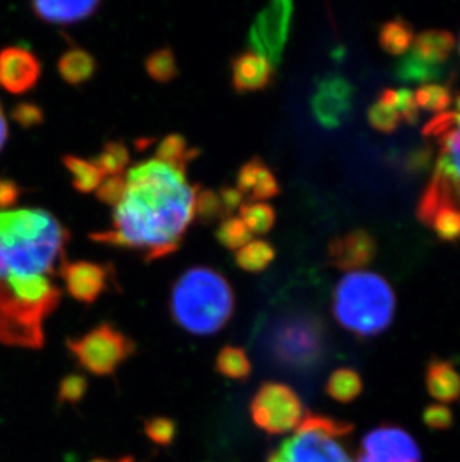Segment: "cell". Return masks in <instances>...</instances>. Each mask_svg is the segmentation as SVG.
Wrapping results in <instances>:
<instances>
[{"label":"cell","instance_id":"1","mask_svg":"<svg viewBox=\"0 0 460 462\" xmlns=\"http://www.w3.org/2000/svg\"><path fill=\"white\" fill-rule=\"evenodd\" d=\"M69 231L40 208L0 211V341L40 347L45 319L60 302L52 282Z\"/></svg>","mask_w":460,"mask_h":462},{"label":"cell","instance_id":"2","mask_svg":"<svg viewBox=\"0 0 460 462\" xmlns=\"http://www.w3.org/2000/svg\"><path fill=\"white\" fill-rule=\"evenodd\" d=\"M186 172L150 159L132 166L122 201L114 207L113 225L90 234L97 245L138 250L147 262L179 249L195 218L196 195Z\"/></svg>","mask_w":460,"mask_h":462},{"label":"cell","instance_id":"3","mask_svg":"<svg viewBox=\"0 0 460 462\" xmlns=\"http://www.w3.org/2000/svg\"><path fill=\"white\" fill-rule=\"evenodd\" d=\"M170 314L193 336H213L226 327L235 293L226 277L209 266H193L179 275L170 292Z\"/></svg>","mask_w":460,"mask_h":462},{"label":"cell","instance_id":"4","mask_svg":"<svg viewBox=\"0 0 460 462\" xmlns=\"http://www.w3.org/2000/svg\"><path fill=\"white\" fill-rule=\"evenodd\" d=\"M332 310L345 331L361 338L375 337L393 322L395 292L389 282L375 273H348L335 288Z\"/></svg>","mask_w":460,"mask_h":462},{"label":"cell","instance_id":"5","mask_svg":"<svg viewBox=\"0 0 460 462\" xmlns=\"http://www.w3.org/2000/svg\"><path fill=\"white\" fill-rule=\"evenodd\" d=\"M426 138L438 141V159L434 174L417 206V217L428 226L435 211L443 206L455 207L460 211V116L441 113L426 123Z\"/></svg>","mask_w":460,"mask_h":462},{"label":"cell","instance_id":"6","mask_svg":"<svg viewBox=\"0 0 460 462\" xmlns=\"http://www.w3.org/2000/svg\"><path fill=\"white\" fill-rule=\"evenodd\" d=\"M350 430L347 423L332 419H304L270 462H356L345 445Z\"/></svg>","mask_w":460,"mask_h":462},{"label":"cell","instance_id":"7","mask_svg":"<svg viewBox=\"0 0 460 462\" xmlns=\"http://www.w3.org/2000/svg\"><path fill=\"white\" fill-rule=\"evenodd\" d=\"M70 349L88 371L106 374L131 355L132 343L111 325H100L72 341Z\"/></svg>","mask_w":460,"mask_h":462},{"label":"cell","instance_id":"8","mask_svg":"<svg viewBox=\"0 0 460 462\" xmlns=\"http://www.w3.org/2000/svg\"><path fill=\"white\" fill-rule=\"evenodd\" d=\"M253 419L272 434L293 432L304 422V407L289 386L266 384L253 402Z\"/></svg>","mask_w":460,"mask_h":462},{"label":"cell","instance_id":"9","mask_svg":"<svg viewBox=\"0 0 460 462\" xmlns=\"http://www.w3.org/2000/svg\"><path fill=\"white\" fill-rule=\"evenodd\" d=\"M291 17V2H272L257 14L248 32V44L252 47V51L265 57L274 68L281 63L282 52L286 50L290 33Z\"/></svg>","mask_w":460,"mask_h":462},{"label":"cell","instance_id":"10","mask_svg":"<svg viewBox=\"0 0 460 462\" xmlns=\"http://www.w3.org/2000/svg\"><path fill=\"white\" fill-rule=\"evenodd\" d=\"M271 345L278 358L302 365L313 361L322 349V329L313 319L291 316L275 327Z\"/></svg>","mask_w":460,"mask_h":462},{"label":"cell","instance_id":"11","mask_svg":"<svg viewBox=\"0 0 460 462\" xmlns=\"http://www.w3.org/2000/svg\"><path fill=\"white\" fill-rule=\"evenodd\" d=\"M354 459L356 462H423L416 440L396 425H382L368 432Z\"/></svg>","mask_w":460,"mask_h":462},{"label":"cell","instance_id":"12","mask_svg":"<svg viewBox=\"0 0 460 462\" xmlns=\"http://www.w3.org/2000/svg\"><path fill=\"white\" fill-rule=\"evenodd\" d=\"M61 280L70 297L84 304H92L115 282V268L108 262L74 261L60 263Z\"/></svg>","mask_w":460,"mask_h":462},{"label":"cell","instance_id":"13","mask_svg":"<svg viewBox=\"0 0 460 462\" xmlns=\"http://www.w3.org/2000/svg\"><path fill=\"white\" fill-rule=\"evenodd\" d=\"M354 88L341 75H326L311 97V111L320 126L336 129L352 113Z\"/></svg>","mask_w":460,"mask_h":462},{"label":"cell","instance_id":"14","mask_svg":"<svg viewBox=\"0 0 460 462\" xmlns=\"http://www.w3.org/2000/svg\"><path fill=\"white\" fill-rule=\"evenodd\" d=\"M42 65L35 52L24 47H6L0 51V86L13 95H23L35 88Z\"/></svg>","mask_w":460,"mask_h":462},{"label":"cell","instance_id":"15","mask_svg":"<svg viewBox=\"0 0 460 462\" xmlns=\"http://www.w3.org/2000/svg\"><path fill=\"white\" fill-rule=\"evenodd\" d=\"M377 256V241L366 229H353L330 241L327 247L329 263L336 270L356 271L373 263Z\"/></svg>","mask_w":460,"mask_h":462},{"label":"cell","instance_id":"16","mask_svg":"<svg viewBox=\"0 0 460 462\" xmlns=\"http://www.w3.org/2000/svg\"><path fill=\"white\" fill-rule=\"evenodd\" d=\"M274 79V66L256 52H238L230 60V83L238 95L266 90Z\"/></svg>","mask_w":460,"mask_h":462},{"label":"cell","instance_id":"17","mask_svg":"<svg viewBox=\"0 0 460 462\" xmlns=\"http://www.w3.org/2000/svg\"><path fill=\"white\" fill-rule=\"evenodd\" d=\"M236 189L257 201L275 198L281 190L274 172L259 156H253L241 165L236 174Z\"/></svg>","mask_w":460,"mask_h":462},{"label":"cell","instance_id":"18","mask_svg":"<svg viewBox=\"0 0 460 462\" xmlns=\"http://www.w3.org/2000/svg\"><path fill=\"white\" fill-rule=\"evenodd\" d=\"M426 388L439 402H455L460 400V373L452 362L432 359L426 368Z\"/></svg>","mask_w":460,"mask_h":462},{"label":"cell","instance_id":"19","mask_svg":"<svg viewBox=\"0 0 460 462\" xmlns=\"http://www.w3.org/2000/svg\"><path fill=\"white\" fill-rule=\"evenodd\" d=\"M100 2H33L32 9L36 17L51 24H74L92 17L99 9Z\"/></svg>","mask_w":460,"mask_h":462},{"label":"cell","instance_id":"20","mask_svg":"<svg viewBox=\"0 0 460 462\" xmlns=\"http://www.w3.org/2000/svg\"><path fill=\"white\" fill-rule=\"evenodd\" d=\"M57 70L66 84L77 88L93 79L97 72V60L87 50L72 47L61 54L57 61Z\"/></svg>","mask_w":460,"mask_h":462},{"label":"cell","instance_id":"21","mask_svg":"<svg viewBox=\"0 0 460 462\" xmlns=\"http://www.w3.org/2000/svg\"><path fill=\"white\" fill-rule=\"evenodd\" d=\"M456 47V40L447 31H425L414 36L413 52L432 65H441L447 60Z\"/></svg>","mask_w":460,"mask_h":462},{"label":"cell","instance_id":"22","mask_svg":"<svg viewBox=\"0 0 460 462\" xmlns=\"http://www.w3.org/2000/svg\"><path fill=\"white\" fill-rule=\"evenodd\" d=\"M396 79L409 84H434L437 79L446 77V69L441 65H432L413 51L402 57L395 68Z\"/></svg>","mask_w":460,"mask_h":462},{"label":"cell","instance_id":"23","mask_svg":"<svg viewBox=\"0 0 460 462\" xmlns=\"http://www.w3.org/2000/svg\"><path fill=\"white\" fill-rule=\"evenodd\" d=\"M199 154L200 150L190 147L181 134H170L157 145L156 161L186 172L187 166Z\"/></svg>","mask_w":460,"mask_h":462},{"label":"cell","instance_id":"24","mask_svg":"<svg viewBox=\"0 0 460 462\" xmlns=\"http://www.w3.org/2000/svg\"><path fill=\"white\" fill-rule=\"evenodd\" d=\"M378 42L384 51L400 56L409 51L414 42L413 27L402 18H393L380 27Z\"/></svg>","mask_w":460,"mask_h":462},{"label":"cell","instance_id":"25","mask_svg":"<svg viewBox=\"0 0 460 462\" xmlns=\"http://www.w3.org/2000/svg\"><path fill=\"white\" fill-rule=\"evenodd\" d=\"M277 250L270 241L252 240L235 252V263L247 273H262L274 262Z\"/></svg>","mask_w":460,"mask_h":462},{"label":"cell","instance_id":"26","mask_svg":"<svg viewBox=\"0 0 460 462\" xmlns=\"http://www.w3.org/2000/svg\"><path fill=\"white\" fill-rule=\"evenodd\" d=\"M63 165L69 171L72 186L77 192H95L104 181V174L92 161H86L83 157L74 156V154H66L63 156Z\"/></svg>","mask_w":460,"mask_h":462},{"label":"cell","instance_id":"27","mask_svg":"<svg viewBox=\"0 0 460 462\" xmlns=\"http://www.w3.org/2000/svg\"><path fill=\"white\" fill-rule=\"evenodd\" d=\"M239 216L248 231L257 236H265L274 227L277 213L274 207L266 202H244L239 207Z\"/></svg>","mask_w":460,"mask_h":462},{"label":"cell","instance_id":"28","mask_svg":"<svg viewBox=\"0 0 460 462\" xmlns=\"http://www.w3.org/2000/svg\"><path fill=\"white\" fill-rule=\"evenodd\" d=\"M92 162L99 168L104 177H118L131 163V152L122 141H109L104 145L102 152L93 157Z\"/></svg>","mask_w":460,"mask_h":462},{"label":"cell","instance_id":"29","mask_svg":"<svg viewBox=\"0 0 460 462\" xmlns=\"http://www.w3.org/2000/svg\"><path fill=\"white\" fill-rule=\"evenodd\" d=\"M327 393L339 402H350L362 393L363 383L361 375L350 368H341L332 373L327 380Z\"/></svg>","mask_w":460,"mask_h":462},{"label":"cell","instance_id":"30","mask_svg":"<svg viewBox=\"0 0 460 462\" xmlns=\"http://www.w3.org/2000/svg\"><path fill=\"white\" fill-rule=\"evenodd\" d=\"M145 70L148 77L156 83L168 84L179 74L177 57L170 47L157 49L145 59Z\"/></svg>","mask_w":460,"mask_h":462},{"label":"cell","instance_id":"31","mask_svg":"<svg viewBox=\"0 0 460 462\" xmlns=\"http://www.w3.org/2000/svg\"><path fill=\"white\" fill-rule=\"evenodd\" d=\"M414 99L419 109L441 114L446 113L452 104L453 95L444 84H423L414 92Z\"/></svg>","mask_w":460,"mask_h":462},{"label":"cell","instance_id":"32","mask_svg":"<svg viewBox=\"0 0 460 462\" xmlns=\"http://www.w3.org/2000/svg\"><path fill=\"white\" fill-rule=\"evenodd\" d=\"M195 217L199 220L200 225H205V226L214 225L218 220L223 222L225 218H227L225 207H223L220 197H218L216 190L204 189V190L198 192L195 201Z\"/></svg>","mask_w":460,"mask_h":462},{"label":"cell","instance_id":"33","mask_svg":"<svg viewBox=\"0 0 460 462\" xmlns=\"http://www.w3.org/2000/svg\"><path fill=\"white\" fill-rule=\"evenodd\" d=\"M216 238L225 249L236 252L253 240V234L248 231L241 218L230 216L220 223Z\"/></svg>","mask_w":460,"mask_h":462},{"label":"cell","instance_id":"34","mask_svg":"<svg viewBox=\"0 0 460 462\" xmlns=\"http://www.w3.org/2000/svg\"><path fill=\"white\" fill-rule=\"evenodd\" d=\"M428 226L443 241L460 240V211L455 207L443 206L435 211Z\"/></svg>","mask_w":460,"mask_h":462},{"label":"cell","instance_id":"35","mask_svg":"<svg viewBox=\"0 0 460 462\" xmlns=\"http://www.w3.org/2000/svg\"><path fill=\"white\" fill-rule=\"evenodd\" d=\"M218 370L232 379H243L250 373V361L243 349L226 347L218 355Z\"/></svg>","mask_w":460,"mask_h":462},{"label":"cell","instance_id":"36","mask_svg":"<svg viewBox=\"0 0 460 462\" xmlns=\"http://www.w3.org/2000/svg\"><path fill=\"white\" fill-rule=\"evenodd\" d=\"M369 125L378 132H384V134H391L396 131V127L400 126V118L396 113L395 109L382 102H375L371 105L368 111Z\"/></svg>","mask_w":460,"mask_h":462},{"label":"cell","instance_id":"37","mask_svg":"<svg viewBox=\"0 0 460 462\" xmlns=\"http://www.w3.org/2000/svg\"><path fill=\"white\" fill-rule=\"evenodd\" d=\"M13 118L14 122L24 129H32L44 123V109L33 102H20L14 106Z\"/></svg>","mask_w":460,"mask_h":462},{"label":"cell","instance_id":"38","mask_svg":"<svg viewBox=\"0 0 460 462\" xmlns=\"http://www.w3.org/2000/svg\"><path fill=\"white\" fill-rule=\"evenodd\" d=\"M124 189H126V179H123L122 175H118V177H109L108 180L102 181V184L97 188L96 198H97L102 204L115 207L118 202L122 201L123 195H124Z\"/></svg>","mask_w":460,"mask_h":462},{"label":"cell","instance_id":"39","mask_svg":"<svg viewBox=\"0 0 460 462\" xmlns=\"http://www.w3.org/2000/svg\"><path fill=\"white\" fill-rule=\"evenodd\" d=\"M423 422L434 431H446L453 425V413L446 404H432L423 411Z\"/></svg>","mask_w":460,"mask_h":462},{"label":"cell","instance_id":"40","mask_svg":"<svg viewBox=\"0 0 460 462\" xmlns=\"http://www.w3.org/2000/svg\"><path fill=\"white\" fill-rule=\"evenodd\" d=\"M396 92H398L395 104L396 113L400 116V120L414 125L419 120V114H420V109L417 106L416 99H414V93L409 88H400Z\"/></svg>","mask_w":460,"mask_h":462},{"label":"cell","instance_id":"41","mask_svg":"<svg viewBox=\"0 0 460 462\" xmlns=\"http://www.w3.org/2000/svg\"><path fill=\"white\" fill-rule=\"evenodd\" d=\"M148 436L157 443H170L174 437V423L166 419H154L152 422L148 423Z\"/></svg>","mask_w":460,"mask_h":462},{"label":"cell","instance_id":"42","mask_svg":"<svg viewBox=\"0 0 460 462\" xmlns=\"http://www.w3.org/2000/svg\"><path fill=\"white\" fill-rule=\"evenodd\" d=\"M22 188L14 180L0 179V208L15 206L22 197Z\"/></svg>","mask_w":460,"mask_h":462},{"label":"cell","instance_id":"43","mask_svg":"<svg viewBox=\"0 0 460 462\" xmlns=\"http://www.w3.org/2000/svg\"><path fill=\"white\" fill-rule=\"evenodd\" d=\"M218 197H220V201H222L223 207H225V211H226L227 217L232 216L234 211L239 209V207L244 204V195L239 192L236 188H230V186H223L218 190Z\"/></svg>","mask_w":460,"mask_h":462},{"label":"cell","instance_id":"44","mask_svg":"<svg viewBox=\"0 0 460 462\" xmlns=\"http://www.w3.org/2000/svg\"><path fill=\"white\" fill-rule=\"evenodd\" d=\"M84 380L79 377H69L61 383V397L69 402L78 400L84 393Z\"/></svg>","mask_w":460,"mask_h":462},{"label":"cell","instance_id":"45","mask_svg":"<svg viewBox=\"0 0 460 462\" xmlns=\"http://www.w3.org/2000/svg\"><path fill=\"white\" fill-rule=\"evenodd\" d=\"M6 138H8V123H6L4 109H2V105H0V150L4 149Z\"/></svg>","mask_w":460,"mask_h":462},{"label":"cell","instance_id":"46","mask_svg":"<svg viewBox=\"0 0 460 462\" xmlns=\"http://www.w3.org/2000/svg\"><path fill=\"white\" fill-rule=\"evenodd\" d=\"M455 105H456L457 114L460 116V93L456 97V101H455Z\"/></svg>","mask_w":460,"mask_h":462},{"label":"cell","instance_id":"47","mask_svg":"<svg viewBox=\"0 0 460 462\" xmlns=\"http://www.w3.org/2000/svg\"><path fill=\"white\" fill-rule=\"evenodd\" d=\"M459 51H460V42H459Z\"/></svg>","mask_w":460,"mask_h":462}]
</instances>
